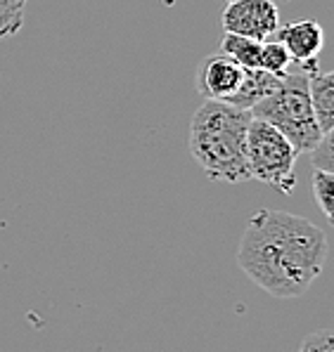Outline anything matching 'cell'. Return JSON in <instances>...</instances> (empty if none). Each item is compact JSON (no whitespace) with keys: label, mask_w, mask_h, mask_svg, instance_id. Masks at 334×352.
<instances>
[{"label":"cell","mask_w":334,"mask_h":352,"mask_svg":"<svg viewBox=\"0 0 334 352\" xmlns=\"http://www.w3.org/2000/svg\"><path fill=\"white\" fill-rule=\"evenodd\" d=\"M242 78H244V67H240L225 52H213L199 62L195 85L204 100L228 102L242 85Z\"/></svg>","instance_id":"6"},{"label":"cell","mask_w":334,"mask_h":352,"mask_svg":"<svg viewBox=\"0 0 334 352\" xmlns=\"http://www.w3.org/2000/svg\"><path fill=\"white\" fill-rule=\"evenodd\" d=\"M309 97L315 123L322 135H332L334 128V74L313 72L309 74Z\"/></svg>","instance_id":"8"},{"label":"cell","mask_w":334,"mask_h":352,"mask_svg":"<svg viewBox=\"0 0 334 352\" xmlns=\"http://www.w3.org/2000/svg\"><path fill=\"white\" fill-rule=\"evenodd\" d=\"M29 0H0V38L17 36L24 26V10Z\"/></svg>","instance_id":"12"},{"label":"cell","mask_w":334,"mask_h":352,"mask_svg":"<svg viewBox=\"0 0 334 352\" xmlns=\"http://www.w3.org/2000/svg\"><path fill=\"white\" fill-rule=\"evenodd\" d=\"M313 197L315 204L320 206L322 215L327 220H332V204H334V175L330 170H322V168H315L313 170Z\"/></svg>","instance_id":"13"},{"label":"cell","mask_w":334,"mask_h":352,"mask_svg":"<svg viewBox=\"0 0 334 352\" xmlns=\"http://www.w3.org/2000/svg\"><path fill=\"white\" fill-rule=\"evenodd\" d=\"M275 41L287 50L292 64H299L301 72H317V55L325 45V31L313 19L292 21V24L278 26Z\"/></svg>","instance_id":"7"},{"label":"cell","mask_w":334,"mask_h":352,"mask_svg":"<svg viewBox=\"0 0 334 352\" xmlns=\"http://www.w3.org/2000/svg\"><path fill=\"white\" fill-rule=\"evenodd\" d=\"M228 3H233V0H228Z\"/></svg>","instance_id":"16"},{"label":"cell","mask_w":334,"mask_h":352,"mask_svg":"<svg viewBox=\"0 0 334 352\" xmlns=\"http://www.w3.org/2000/svg\"><path fill=\"white\" fill-rule=\"evenodd\" d=\"M282 76H273L263 69H244V78H242V85L237 88V93L230 97L228 104L237 107V109H247L256 107L261 100H266L271 93H275Z\"/></svg>","instance_id":"9"},{"label":"cell","mask_w":334,"mask_h":352,"mask_svg":"<svg viewBox=\"0 0 334 352\" xmlns=\"http://www.w3.org/2000/svg\"><path fill=\"white\" fill-rule=\"evenodd\" d=\"M327 234L309 218L261 208L249 218L237 263L258 289L280 300L304 296L325 270Z\"/></svg>","instance_id":"1"},{"label":"cell","mask_w":334,"mask_h":352,"mask_svg":"<svg viewBox=\"0 0 334 352\" xmlns=\"http://www.w3.org/2000/svg\"><path fill=\"white\" fill-rule=\"evenodd\" d=\"M296 149L271 123L251 116L247 130V166L249 177L258 180L278 194H292L296 189Z\"/></svg>","instance_id":"4"},{"label":"cell","mask_w":334,"mask_h":352,"mask_svg":"<svg viewBox=\"0 0 334 352\" xmlns=\"http://www.w3.org/2000/svg\"><path fill=\"white\" fill-rule=\"evenodd\" d=\"M292 67V57L287 55L282 45L278 41H266L261 45V64L258 69L273 74V76H284Z\"/></svg>","instance_id":"11"},{"label":"cell","mask_w":334,"mask_h":352,"mask_svg":"<svg viewBox=\"0 0 334 352\" xmlns=\"http://www.w3.org/2000/svg\"><path fill=\"white\" fill-rule=\"evenodd\" d=\"M251 113L228 102L207 100L190 121L187 147L207 177L218 182H244L247 166V130Z\"/></svg>","instance_id":"2"},{"label":"cell","mask_w":334,"mask_h":352,"mask_svg":"<svg viewBox=\"0 0 334 352\" xmlns=\"http://www.w3.org/2000/svg\"><path fill=\"white\" fill-rule=\"evenodd\" d=\"M220 26L225 34L266 43L280 26V8L273 0H233L220 14Z\"/></svg>","instance_id":"5"},{"label":"cell","mask_w":334,"mask_h":352,"mask_svg":"<svg viewBox=\"0 0 334 352\" xmlns=\"http://www.w3.org/2000/svg\"><path fill=\"white\" fill-rule=\"evenodd\" d=\"M261 45L263 43L235 34H223V38H220V52L233 57L244 69H258V64H261Z\"/></svg>","instance_id":"10"},{"label":"cell","mask_w":334,"mask_h":352,"mask_svg":"<svg viewBox=\"0 0 334 352\" xmlns=\"http://www.w3.org/2000/svg\"><path fill=\"white\" fill-rule=\"evenodd\" d=\"M313 154V166L315 168H322V170H330L332 173V166H334V156H332V135H325L320 140V144L311 151Z\"/></svg>","instance_id":"15"},{"label":"cell","mask_w":334,"mask_h":352,"mask_svg":"<svg viewBox=\"0 0 334 352\" xmlns=\"http://www.w3.org/2000/svg\"><path fill=\"white\" fill-rule=\"evenodd\" d=\"M296 352H334V336L330 329H320V331L306 336L301 348Z\"/></svg>","instance_id":"14"},{"label":"cell","mask_w":334,"mask_h":352,"mask_svg":"<svg viewBox=\"0 0 334 352\" xmlns=\"http://www.w3.org/2000/svg\"><path fill=\"white\" fill-rule=\"evenodd\" d=\"M249 113L278 128L292 142L296 154H311L325 138L315 123L313 109H311L309 74L301 69L284 74L275 93L251 107Z\"/></svg>","instance_id":"3"}]
</instances>
